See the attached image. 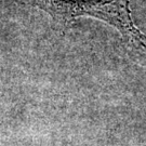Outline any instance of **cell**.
Masks as SVG:
<instances>
[{
	"instance_id": "cell-1",
	"label": "cell",
	"mask_w": 146,
	"mask_h": 146,
	"mask_svg": "<svg viewBox=\"0 0 146 146\" xmlns=\"http://www.w3.org/2000/svg\"><path fill=\"white\" fill-rule=\"evenodd\" d=\"M50 16L53 26L65 35L76 19L90 16L118 31L132 58H146V35L132 20L130 0H31Z\"/></svg>"
}]
</instances>
